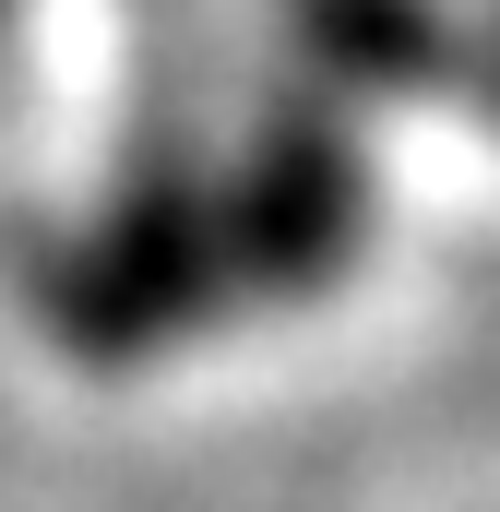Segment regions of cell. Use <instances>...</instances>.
<instances>
[{
  "mask_svg": "<svg viewBox=\"0 0 500 512\" xmlns=\"http://www.w3.org/2000/svg\"><path fill=\"white\" fill-rule=\"evenodd\" d=\"M0 12H12V0H0Z\"/></svg>",
  "mask_w": 500,
  "mask_h": 512,
  "instance_id": "6da1fadb",
  "label": "cell"
}]
</instances>
